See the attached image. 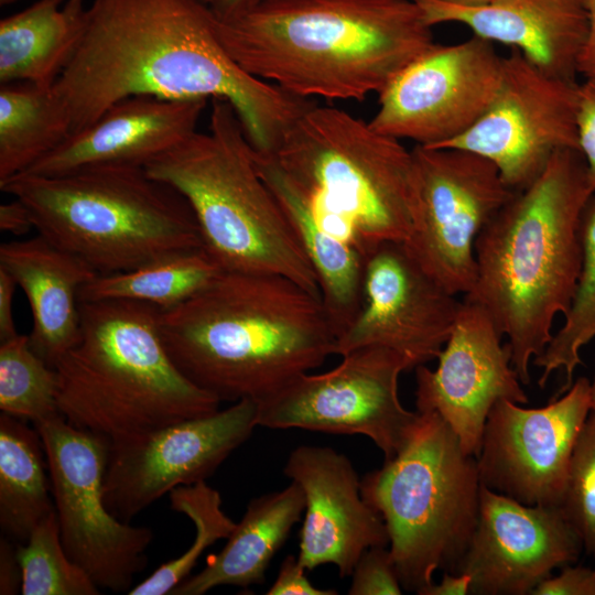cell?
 Returning a JSON list of instances; mask_svg holds the SVG:
<instances>
[{
    "mask_svg": "<svg viewBox=\"0 0 595 595\" xmlns=\"http://www.w3.org/2000/svg\"><path fill=\"white\" fill-rule=\"evenodd\" d=\"M199 0H93L76 50L53 85L71 134L121 99H223L257 152L273 154L314 105L245 72Z\"/></svg>",
    "mask_w": 595,
    "mask_h": 595,
    "instance_id": "6da1fadb",
    "label": "cell"
},
{
    "mask_svg": "<svg viewBox=\"0 0 595 595\" xmlns=\"http://www.w3.org/2000/svg\"><path fill=\"white\" fill-rule=\"evenodd\" d=\"M159 328L181 372L220 402L258 403L336 355L321 299L277 274L221 271L159 309Z\"/></svg>",
    "mask_w": 595,
    "mask_h": 595,
    "instance_id": "7a4b0ae2",
    "label": "cell"
},
{
    "mask_svg": "<svg viewBox=\"0 0 595 595\" xmlns=\"http://www.w3.org/2000/svg\"><path fill=\"white\" fill-rule=\"evenodd\" d=\"M217 32L245 72L306 99L379 95L435 43L413 0H270Z\"/></svg>",
    "mask_w": 595,
    "mask_h": 595,
    "instance_id": "3957f363",
    "label": "cell"
},
{
    "mask_svg": "<svg viewBox=\"0 0 595 595\" xmlns=\"http://www.w3.org/2000/svg\"><path fill=\"white\" fill-rule=\"evenodd\" d=\"M594 193L580 151L561 150L477 237L476 280L464 298L507 338L522 385L554 334L555 317L572 303L583 259L582 215Z\"/></svg>",
    "mask_w": 595,
    "mask_h": 595,
    "instance_id": "277c9868",
    "label": "cell"
},
{
    "mask_svg": "<svg viewBox=\"0 0 595 595\" xmlns=\"http://www.w3.org/2000/svg\"><path fill=\"white\" fill-rule=\"evenodd\" d=\"M79 337L54 367L68 423L111 444L219 410L170 357L156 306L101 300L79 301Z\"/></svg>",
    "mask_w": 595,
    "mask_h": 595,
    "instance_id": "5b68a950",
    "label": "cell"
},
{
    "mask_svg": "<svg viewBox=\"0 0 595 595\" xmlns=\"http://www.w3.org/2000/svg\"><path fill=\"white\" fill-rule=\"evenodd\" d=\"M0 188L29 208L39 235L98 274L204 248L186 199L143 166L94 164L58 175L20 173Z\"/></svg>",
    "mask_w": 595,
    "mask_h": 595,
    "instance_id": "8992f818",
    "label": "cell"
},
{
    "mask_svg": "<svg viewBox=\"0 0 595 595\" xmlns=\"http://www.w3.org/2000/svg\"><path fill=\"white\" fill-rule=\"evenodd\" d=\"M212 100L209 132L195 131L145 171L186 199L204 249L224 271L285 277L321 299L316 274L255 165L236 111Z\"/></svg>",
    "mask_w": 595,
    "mask_h": 595,
    "instance_id": "52a82bcc",
    "label": "cell"
},
{
    "mask_svg": "<svg viewBox=\"0 0 595 595\" xmlns=\"http://www.w3.org/2000/svg\"><path fill=\"white\" fill-rule=\"evenodd\" d=\"M271 155L299 186L318 224L367 257L403 242L414 202L412 150L369 122L315 104Z\"/></svg>",
    "mask_w": 595,
    "mask_h": 595,
    "instance_id": "ba28073f",
    "label": "cell"
},
{
    "mask_svg": "<svg viewBox=\"0 0 595 595\" xmlns=\"http://www.w3.org/2000/svg\"><path fill=\"white\" fill-rule=\"evenodd\" d=\"M381 516L403 589L419 594L436 570L455 572L477 526V459L435 412L419 418L400 451L360 480Z\"/></svg>",
    "mask_w": 595,
    "mask_h": 595,
    "instance_id": "9c48e42d",
    "label": "cell"
},
{
    "mask_svg": "<svg viewBox=\"0 0 595 595\" xmlns=\"http://www.w3.org/2000/svg\"><path fill=\"white\" fill-rule=\"evenodd\" d=\"M46 455L60 533L66 554L104 589L129 592L148 565V527L115 517L104 499L109 443L64 416L34 424Z\"/></svg>",
    "mask_w": 595,
    "mask_h": 595,
    "instance_id": "30bf717a",
    "label": "cell"
},
{
    "mask_svg": "<svg viewBox=\"0 0 595 595\" xmlns=\"http://www.w3.org/2000/svg\"><path fill=\"white\" fill-rule=\"evenodd\" d=\"M412 155L414 202L403 244L436 282L465 296L476 280L477 237L515 191L473 151L415 145Z\"/></svg>",
    "mask_w": 595,
    "mask_h": 595,
    "instance_id": "8fae6325",
    "label": "cell"
},
{
    "mask_svg": "<svg viewBox=\"0 0 595 595\" xmlns=\"http://www.w3.org/2000/svg\"><path fill=\"white\" fill-rule=\"evenodd\" d=\"M322 374L304 372L257 403V425L333 434H361L393 457L419 412L405 409L398 392L407 360L387 348L361 347L342 355Z\"/></svg>",
    "mask_w": 595,
    "mask_h": 595,
    "instance_id": "7c38bea8",
    "label": "cell"
},
{
    "mask_svg": "<svg viewBox=\"0 0 595 595\" xmlns=\"http://www.w3.org/2000/svg\"><path fill=\"white\" fill-rule=\"evenodd\" d=\"M502 60L479 36L450 45L434 43L379 94L371 127L416 145L441 147L465 133L491 105Z\"/></svg>",
    "mask_w": 595,
    "mask_h": 595,
    "instance_id": "4fadbf2b",
    "label": "cell"
},
{
    "mask_svg": "<svg viewBox=\"0 0 595 595\" xmlns=\"http://www.w3.org/2000/svg\"><path fill=\"white\" fill-rule=\"evenodd\" d=\"M578 87L575 79L551 76L511 48L504 56L491 105L469 130L441 147L488 159L518 192L542 173L556 152L578 150Z\"/></svg>",
    "mask_w": 595,
    "mask_h": 595,
    "instance_id": "5bb4252c",
    "label": "cell"
},
{
    "mask_svg": "<svg viewBox=\"0 0 595 595\" xmlns=\"http://www.w3.org/2000/svg\"><path fill=\"white\" fill-rule=\"evenodd\" d=\"M497 401L482 437V485L528 506L560 507L571 457L591 414V380L580 377L540 408Z\"/></svg>",
    "mask_w": 595,
    "mask_h": 595,
    "instance_id": "9a60e30c",
    "label": "cell"
},
{
    "mask_svg": "<svg viewBox=\"0 0 595 595\" xmlns=\"http://www.w3.org/2000/svg\"><path fill=\"white\" fill-rule=\"evenodd\" d=\"M256 426L257 403L242 399L225 410L109 444L107 508L129 522L174 488L206 480Z\"/></svg>",
    "mask_w": 595,
    "mask_h": 595,
    "instance_id": "2e32d148",
    "label": "cell"
},
{
    "mask_svg": "<svg viewBox=\"0 0 595 595\" xmlns=\"http://www.w3.org/2000/svg\"><path fill=\"white\" fill-rule=\"evenodd\" d=\"M461 305L457 295L428 274L403 242H382L366 257L363 304L337 337L336 355L382 347L415 369L437 358Z\"/></svg>",
    "mask_w": 595,
    "mask_h": 595,
    "instance_id": "e0dca14e",
    "label": "cell"
},
{
    "mask_svg": "<svg viewBox=\"0 0 595 595\" xmlns=\"http://www.w3.org/2000/svg\"><path fill=\"white\" fill-rule=\"evenodd\" d=\"M502 337L488 313L464 298L436 368L414 369L416 411L437 413L475 457L494 404L501 399L529 401Z\"/></svg>",
    "mask_w": 595,
    "mask_h": 595,
    "instance_id": "ac0fdd59",
    "label": "cell"
},
{
    "mask_svg": "<svg viewBox=\"0 0 595 595\" xmlns=\"http://www.w3.org/2000/svg\"><path fill=\"white\" fill-rule=\"evenodd\" d=\"M582 550L560 507L528 506L482 485L477 526L454 573L470 577L469 594L531 595Z\"/></svg>",
    "mask_w": 595,
    "mask_h": 595,
    "instance_id": "d6986e66",
    "label": "cell"
},
{
    "mask_svg": "<svg viewBox=\"0 0 595 595\" xmlns=\"http://www.w3.org/2000/svg\"><path fill=\"white\" fill-rule=\"evenodd\" d=\"M283 472L304 494L298 560L305 570L334 564L346 577L367 549L389 545L385 521L364 499L347 456L326 446L301 445L290 453Z\"/></svg>",
    "mask_w": 595,
    "mask_h": 595,
    "instance_id": "ffe728a7",
    "label": "cell"
},
{
    "mask_svg": "<svg viewBox=\"0 0 595 595\" xmlns=\"http://www.w3.org/2000/svg\"><path fill=\"white\" fill-rule=\"evenodd\" d=\"M206 101L149 95L121 99L23 173L58 175L94 164L144 167L196 131Z\"/></svg>",
    "mask_w": 595,
    "mask_h": 595,
    "instance_id": "44dd1931",
    "label": "cell"
},
{
    "mask_svg": "<svg viewBox=\"0 0 595 595\" xmlns=\"http://www.w3.org/2000/svg\"><path fill=\"white\" fill-rule=\"evenodd\" d=\"M424 19L435 24L455 22L473 35L519 51L542 72L575 79L587 36L582 0H496L479 8H463L435 0H413Z\"/></svg>",
    "mask_w": 595,
    "mask_h": 595,
    "instance_id": "7402d4cb",
    "label": "cell"
},
{
    "mask_svg": "<svg viewBox=\"0 0 595 595\" xmlns=\"http://www.w3.org/2000/svg\"><path fill=\"white\" fill-rule=\"evenodd\" d=\"M0 268L11 274L29 301L32 349L54 368L79 337V291L98 273L39 234L1 244Z\"/></svg>",
    "mask_w": 595,
    "mask_h": 595,
    "instance_id": "603a6c76",
    "label": "cell"
},
{
    "mask_svg": "<svg viewBox=\"0 0 595 595\" xmlns=\"http://www.w3.org/2000/svg\"><path fill=\"white\" fill-rule=\"evenodd\" d=\"M252 155L316 274L321 301L337 339L361 307L366 257L318 224L299 186L271 155L253 149Z\"/></svg>",
    "mask_w": 595,
    "mask_h": 595,
    "instance_id": "cb8c5ba5",
    "label": "cell"
},
{
    "mask_svg": "<svg viewBox=\"0 0 595 595\" xmlns=\"http://www.w3.org/2000/svg\"><path fill=\"white\" fill-rule=\"evenodd\" d=\"M305 508L294 482L282 490L253 498L219 553L197 574L186 577L170 595H202L221 585L262 584L266 571Z\"/></svg>",
    "mask_w": 595,
    "mask_h": 595,
    "instance_id": "d4e9b609",
    "label": "cell"
},
{
    "mask_svg": "<svg viewBox=\"0 0 595 595\" xmlns=\"http://www.w3.org/2000/svg\"><path fill=\"white\" fill-rule=\"evenodd\" d=\"M37 0L0 21V84L51 87L72 58L85 17L83 0Z\"/></svg>",
    "mask_w": 595,
    "mask_h": 595,
    "instance_id": "484cf974",
    "label": "cell"
},
{
    "mask_svg": "<svg viewBox=\"0 0 595 595\" xmlns=\"http://www.w3.org/2000/svg\"><path fill=\"white\" fill-rule=\"evenodd\" d=\"M44 446L24 420L0 414V527L4 537L25 543L55 511Z\"/></svg>",
    "mask_w": 595,
    "mask_h": 595,
    "instance_id": "4316f807",
    "label": "cell"
},
{
    "mask_svg": "<svg viewBox=\"0 0 595 595\" xmlns=\"http://www.w3.org/2000/svg\"><path fill=\"white\" fill-rule=\"evenodd\" d=\"M71 136L53 86L0 84V183L25 172Z\"/></svg>",
    "mask_w": 595,
    "mask_h": 595,
    "instance_id": "83f0119b",
    "label": "cell"
},
{
    "mask_svg": "<svg viewBox=\"0 0 595 595\" xmlns=\"http://www.w3.org/2000/svg\"><path fill=\"white\" fill-rule=\"evenodd\" d=\"M224 271L204 249L167 256L129 271L97 274L79 291V301L130 300L172 309Z\"/></svg>",
    "mask_w": 595,
    "mask_h": 595,
    "instance_id": "f1b7e54d",
    "label": "cell"
},
{
    "mask_svg": "<svg viewBox=\"0 0 595 595\" xmlns=\"http://www.w3.org/2000/svg\"><path fill=\"white\" fill-rule=\"evenodd\" d=\"M583 259L575 293L564 323L532 364L542 369L539 386L543 388L552 372L562 369L564 382L555 397L573 383L576 367L582 364V348L595 338V193L587 201L581 221Z\"/></svg>",
    "mask_w": 595,
    "mask_h": 595,
    "instance_id": "f546056e",
    "label": "cell"
},
{
    "mask_svg": "<svg viewBox=\"0 0 595 595\" xmlns=\"http://www.w3.org/2000/svg\"><path fill=\"white\" fill-rule=\"evenodd\" d=\"M171 509L185 515L195 524V538L180 556L160 565L133 586L129 595H170L190 576L204 551L216 541L227 539L236 527L221 509L220 494L202 480L178 486L169 493Z\"/></svg>",
    "mask_w": 595,
    "mask_h": 595,
    "instance_id": "4dcf8cb0",
    "label": "cell"
},
{
    "mask_svg": "<svg viewBox=\"0 0 595 595\" xmlns=\"http://www.w3.org/2000/svg\"><path fill=\"white\" fill-rule=\"evenodd\" d=\"M55 368L31 347L29 335L0 344L1 412L33 424L63 416L57 404Z\"/></svg>",
    "mask_w": 595,
    "mask_h": 595,
    "instance_id": "1f68e13d",
    "label": "cell"
},
{
    "mask_svg": "<svg viewBox=\"0 0 595 595\" xmlns=\"http://www.w3.org/2000/svg\"><path fill=\"white\" fill-rule=\"evenodd\" d=\"M23 595H98L100 588L66 554L55 511L17 545Z\"/></svg>",
    "mask_w": 595,
    "mask_h": 595,
    "instance_id": "d6a6232c",
    "label": "cell"
},
{
    "mask_svg": "<svg viewBox=\"0 0 595 595\" xmlns=\"http://www.w3.org/2000/svg\"><path fill=\"white\" fill-rule=\"evenodd\" d=\"M583 549L595 559V416L589 414L576 441L560 506Z\"/></svg>",
    "mask_w": 595,
    "mask_h": 595,
    "instance_id": "836d02e7",
    "label": "cell"
},
{
    "mask_svg": "<svg viewBox=\"0 0 595 595\" xmlns=\"http://www.w3.org/2000/svg\"><path fill=\"white\" fill-rule=\"evenodd\" d=\"M388 545L367 549L357 561L349 595H400L403 593Z\"/></svg>",
    "mask_w": 595,
    "mask_h": 595,
    "instance_id": "e575fe53",
    "label": "cell"
},
{
    "mask_svg": "<svg viewBox=\"0 0 595 595\" xmlns=\"http://www.w3.org/2000/svg\"><path fill=\"white\" fill-rule=\"evenodd\" d=\"M577 138L578 151L595 192V78H586L578 87Z\"/></svg>",
    "mask_w": 595,
    "mask_h": 595,
    "instance_id": "d590c367",
    "label": "cell"
},
{
    "mask_svg": "<svg viewBox=\"0 0 595 595\" xmlns=\"http://www.w3.org/2000/svg\"><path fill=\"white\" fill-rule=\"evenodd\" d=\"M543 580L531 595H595V570L571 564Z\"/></svg>",
    "mask_w": 595,
    "mask_h": 595,
    "instance_id": "8d00e7d4",
    "label": "cell"
},
{
    "mask_svg": "<svg viewBox=\"0 0 595 595\" xmlns=\"http://www.w3.org/2000/svg\"><path fill=\"white\" fill-rule=\"evenodd\" d=\"M305 569L298 556H286L279 569L278 576L268 589V595H336L333 588H318L305 575Z\"/></svg>",
    "mask_w": 595,
    "mask_h": 595,
    "instance_id": "74e56055",
    "label": "cell"
},
{
    "mask_svg": "<svg viewBox=\"0 0 595 595\" xmlns=\"http://www.w3.org/2000/svg\"><path fill=\"white\" fill-rule=\"evenodd\" d=\"M17 545L6 537H1L0 539L1 595L17 594L22 587V570L18 558Z\"/></svg>",
    "mask_w": 595,
    "mask_h": 595,
    "instance_id": "f35d334b",
    "label": "cell"
},
{
    "mask_svg": "<svg viewBox=\"0 0 595 595\" xmlns=\"http://www.w3.org/2000/svg\"><path fill=\"white\" fill-rule=\"evenodd\" d=\"M17 286L11 274L0 268V342L19 334L13 318V295Z\"/></svg>",
    "mask_w": 595,
    "mask_h": 595,
    "instance_id": "ab89813d",
    "label": "cell"
},
{
    "mask_svg": "<svg viewBox=\"0 0 595 595\" xmlns=\"http://www.w3.org/2000/svg\"><path fill=\"white\" fill-rule=\"evenodd\" d=\"M14 198V197H13ZM34 228L29 208L18 198L0 205V229L21 236Z\"/></svg>",
    "mask_w": 595,
    "mask_h": 595,
    "instance_id": "60d3db41",
    "label": "cell"
},
{
    "mask_svg": "<svg viewBox=\"0 0 595 595\" xmlns=\"http://www.w3.org/2000/svg\"><path fill=\"white\" fill-rule=\"evenodd\" d=\"M586 19L587 36L582 50L577 72L586 78H595V0H582Z\"/></svg>",
    "mask_w": 595,
    "mask_h": 595,
    "instance_id": "b9f144b4",
    "label": "cell"
},
{
    "mask_svg": "<svg viewBox=\"0 0 595 595\" xmlns=\"http://www.w3.org/2000/svg\"><path fill=\"white\" fill-rule=\"evenodd\" d=\"M470 577L464 573L444 571L439 583L432 582L419 595H465L469 594Z\"/></svg>",
    "mask_w": 595,
    "mask_h": 595,
    "instance_id": "7bdbcfd3",
    "label": "cell"
},
{
    "mask_svg": "<svg viewBox=\"0 0 595 595\" xmlns=\"http://www.w3.org/2000/svg\"><path fill=\"white\" fill-rule=\"evenodd\" d=\"M220 21H231L270 0H199Z\"/></svg>",
    "mask_w": 595,
    "mask_h": 595,
    "instance_id": "ee69618b",
    "label": "cell"
},
{
    "mask_svg": "<svg viewBox=\"0 0 595 595\" xmlns=\"http://www.w3.org/2000/svg\"><path fill=\"white\" fill-rule=\"evenodd\" d=\"M435 1L447 3L451 6L463 7V8H479V7L488 6L495 2L496 0H435Z\"/></svg>",
    "mask_w": 595,
    "mask_h": 595,
    "instance_id": "f6af8a7d",
    "label": "cell"
},
{
    "mask_svg": "<svg viewBox=\"0 0 595 595\" xmlns=\"http://www.w3.org/2000/svg\"><path fill=\"white\" fill-rule=\"evenodd\" d=\"M591 414L595 416V371L591 380Z\"/></svg>",
    "mask_w": 595,
    "mask_h": 595,
    "instance_id": "bcb514c9",
    "label": "cell"
},
{
    "mask_svg": "<svg viewBox=\"0 0 595 595\" xmlns=\"http://www.w3.org/2000/svg\"><path fill=\"white\" fill-rule=\"evenodd\" d=\"M15 0H0V3L1 6H7V4H10L12 2H14Z\"/></svg>",
    "mask_w": 595,
    "mask_h": 595,
    "instance_id": "7dc6e473",
    "label": "cell"
}]
</instances>
